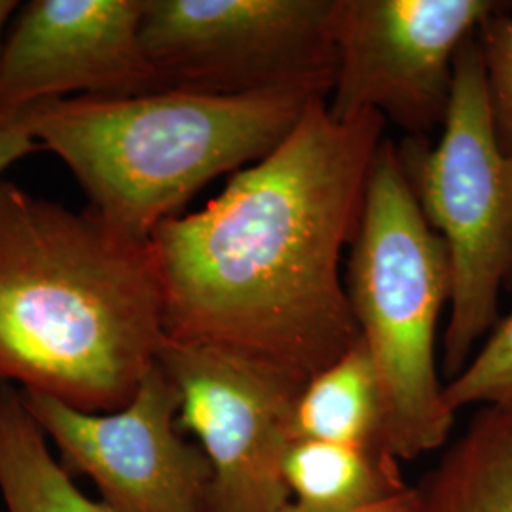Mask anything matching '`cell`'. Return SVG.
<instances>
[{
    "mask_svg": "<svg viewBox=\"0 0 512 512\" xmlns=\"http://www.w3.org/2000/svg\"><path fill=\"white\" fill-rule=\"evenodd\" d=\"M0 512H4V511H0Z\"/></svg>",
    "mask_w": 512,
    "mask_h": 512,
    "instance_id": "20",
    "label": "cell"
},
{
    "mask_svg": "<svg viewBox=\"0 0 512 512\" xmlns=\"http://www.w3.org/2000/svg\"><path fill=\"white\" fill-rule=\"evenodd\" d=\"M293 439L385 448L382 391L363 340L304 385Z\"/></svg>",
    "mask_w": 512,
    "mask_h": 512,
    "instance_id": "13",
    "label": "cell"
},
{
    "mask_svg": "<svg viewBox=\"0 0 512 512\" xmlns=\"http://www.w3.org/2000/svg\"><path fill=\"white\" fill-rule=\"evenodd\" d=\"M351 251L346 289L380 382L385 448L401 463L414 461L442 448L456 421L437 359L452 268L391 139L378 148Z\"/></svg>",
    "mask_w": 512,
    "mask_h": 512,
    "instance_id": "4",
    "label": "cell"
},
{
    "mask_svg": "<svg viewBox=\"0 0 512 512\" xmlns=\"http://www.w3.org/2000/svg\"><path fill=\"white\" fill-rule=\"evenodd\" d=\"M501 10L490 0H336L329 112H376L410 137L442 128L459 48Z\"/></svg>",
    "mask_w": 512,
    "mask_h": 512,
    "instance_id": "8",
    "label": "cell"
},
{
    "mask_svg": "<svg viewBox=\"0 0 512 512\" xmlns=\"http://www.w3.org/2000/svg\"><path fill=\"white\" fill-rule=\"evenodd\" d=\"M158 365L179 389V427L211 465L209 512L285 511V458L308 382L239 351L167 338Z\"/></svg>",
    "mask_w": 512,
    "mask_h": 512,
    "instance_id": "7",
    "label": "cell"
},
{
    "mask_svg": "<svg viewBox=\"0 0 512 512\" xmlns=\"http://www.w3.org/2000/svg\"><path fill=\"white\" fill-rule=\"evenodd\" d=\"M69 476H88L116 512H209L211 465L179 427L181 397L154 365L128 406L109 414L74 410L21 391Z\"/></svg>",
    "mask_w": 512,
    "mask_h": 512,
    "instance_id": "9",
    "label": "cell"
},
{
    "mask_svg": "<svg viewBox=\"0 0 512 512\" xmlns=\"http://www.w3.org/2000/svg\"><path fill=\"white\" fill-rule=\"evenodd\" d=\"M311 99L181 90L52 99L33 107V135L71 169L90 213L118 236L147 243L211 181L268 156Z\"/></svg>",
    "mask_w": 512,
    "mask_h": 512,
    "instance_id": "3",
    "label": "cell"
},
{
    "mask_svg": "<svg viewBox=\"0 0 512 512\" xmlns=\"http://www.w3.org/2000/svg\"><path fill=\"white\" fill-rule=\"evenodd\" d=\"M416 488L418 512H512V404L482 406Z\"/></svg>",
    "mask_w": 512,
    "mask_h": 512,
    "instance_id": "11",
    "label": "cell"
},
{
    "mask_svg": "<svg viewBox=\"0 0 512 512\" xmlns=\"http://www.w3.org/2000/svg\"><path fill=\"white\" fill-rule=\"evenodd\" d=\"M437 145H397L404 175L429 226L446 245L452 298L442 336L444 376L454 380L499 323L512 277V154L495 131L478 38L459 48Z\"/></svg>",
    "mask_w": 512,
    "mask_h": 512,
    "instance_id": "5",
    "label": "cell"
},
{
    "mask_svg": "<svg viewBox=\"0 0 512 512\" xmlns=\"http://www.w3.org/2000/svg\"><path fill=\"white\" fill-rule=\"evenodd\" d=\"M291 505L302 512H355L404 494L401 461L385 448L294 440L285 458Z\"/></svg>",
    "mask_w": 512,
    "mask_h": 512,
    "instance_id": "12",
    "label": "cell"
},
{
    "mask_svg": "<svg viewBox=\"0 0 512 512\" xmlns=\"http://www.w3.org/2000/svg\"><path fill=\"white\" fill-rule=\"evenodd\" d=\"M444 397L454 412L512 404V311L499 319L469 365L446 384Z\"/></svg>",
    "mask_w": 512,
    "mask_h": 512,
    "instance_id": "15",
    "label": "cell"
},
{
    "mask_svg": "<svg viewBox=\"0 0 512 512\" xmlns=\"http://www.w3.org/2000/svg\"><path fill=\"white\" fill-rule=\"evenodd\" d=\"M420 511V494H418V488L412 486L410 490H406L404 494L397 495L393 499H387L384 503H378V505H372V507H366L361 511L355 512H418ZM283 512H302L298 509H294L293 505H289Z\"/></svg>",
    "mask_w": 512,
    "mask_h": 512,
    "instance_id": "18",
    "label": "cell"
},
{
    "mask_svg": "<svg viewBox=\"0 0 512 512\" xmlns=\"http://www.w3.org/2000/svg\"><path fill=\"white\" fill-rule=\"evenodd\" d=\"M33 107L0 110V175L23 156L42 150L33 135Z\"/></svg>",
    "mask_w": 512,
    "mask_h": 512,
    "instance_id": "17",
    "label": "cell"
},
{
    "mask_svg": "<svg viewBox=\"0 0 512 512\" xmlns=\"http://www.w3.org/2000/svg\"><path fill=\"white\" fill-rule=\"evenodd\" d=\"M0 497L4 512H116L76 488L8 382H0Z\"/></svg>",
    "mask_w": 512,
    "mask_h": 512,
    "instance_id": "14",
    "label": "cell"
},
{
    "mask_svg": "<svg viewBox=\"0 0 512 512\" xmlns=\"http://www.w3.org/2000/svg\"><path fill=\"white\" fill-rule=\"evenodd\" d=\"M384 116L311 99L277 147L203 209L152 234L165 338L232 349L302 380L361 340L342 253L357 238Z\"/></svg>",
    "mask_w": 512,
    "mask_h": 512,
    "instance_id": "1",
    "label": "cell"
},
{
    "mask_svg": "<svg viewBox=\"0 0 512 512\" xmlns=\"http://www.w3.org/2000/svg\"><path fill=\"white\" fill-rule=\"evenodd\" d=\"M336 0H145L141 42L162 90L327 97Z\"/></svg>",
    "mask_w": 512,
    "mask_h": 512,
    "instance_id": "6",
    "label": "cell"
},
{
    "mask_svg": "<svg viewBox=\"0 0 512 512\" xmlns=\"http://www.w3.org/2000/svg\"><path fill=\"white\" fill-rule=\"evenodd\" d=\"M145 0H33L0 46V110L162 92L141 42Z\"/></svg>",
    "mask_w": 512,
    "mask_h": 512,
    "instance_id": "10",
    "label": "cell"
},
{
    "mask_svg": "<svg viewBox=\"0 0 512 512\" xmlns=\"http://www.w3.org/2000/svg\"><path fill=\"white\" fill-rule=\"evenodd\" d=\"M164 342L150 241L0 181V382L109 414L131 403Z\"/></svg>",
    "mask_w": 512,
    "mask_h": 512,
    "instance_id": "2",
    "label": "cell"
},
{
    "mask_svg": "<svg viewBox=\"0 0 512 512\" xmlns=\"http://www.w3.org/2000/svg\"><path fill=\"white\" fill-rule=\"evenodd\" d=\"M18 8L19 2H16V0H0V38H2V33H4L10 18L18 12Z\"/></svg>",
    "mask_w": 512,
    "mask_h": 512,
    "instance_id": "19",
    "label": "cell"
},
{
    "mask_svg": "<svg viewBox=\"0 0 512 512\" xmlns=\"http://www.w3.org/2000/svg\"><path fill=\"white\" fill-rule=\"evenodd\" d=\"M482 48L486 86L494 116L495 131L503 148L512 154V16L497 10L478 33Z\"/></svg>",
    "mask_w": 512,
    "mask_h": 512,
    "instance_id": "16",
    "label": "cell"
}]
</instances>
